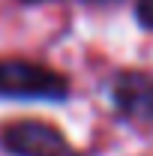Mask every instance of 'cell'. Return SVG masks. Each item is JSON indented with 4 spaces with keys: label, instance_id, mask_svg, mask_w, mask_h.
Returning <instances> with one entry per match:
<instances>
[{
    "label": "cell",
    "instance_id": "1",
    "mask_svg": "<svg viewBox=\"0 0 153 156\" xmlns=\"http://www.w3.org/2000/svg\"><path fill=\"white\" fill-rule=\"evenodd\" d=\"M66 96H69V81L57 69L24 57L0 60V99L63 102Z\"/></svg>",
    "mask_w": 153,
    "mask_h": 156
},
{
    "label": "cell",
    "instance_id": "2",
    "mask_svg": "<svg viewBox=\"0 0 153 156\" xmlns=\"http://www.w3.org/2000/svg\"><path fill=\"white\" fill-rule=\"evenodd\" d=\"M0 147L9 156H81L57 126L45 120H15L0 132Z\"/></svg>",
    "mask_w": 153,
    "mask_h": 156
},
{
    "label": "cell",
    "instance_id": "3",
    "mask_svg": "<svg viewBox=\"0 0 153 156\" xmlns=\"http://www.w3.org/2000/svg\"><path fill=\"white\" fill-rule=\"evenodd\" d=\"M117 114L132 123H153V72H120L111 81Z\"/></svg>",
    "mask_w": 153,
    "mask_h": 156
},
{
    "label": "cell",
    "instance_id": "4",
    "mask_svg": "<svg viewBox=\"0 0 153 156\" xmlns=\"http://www.w3.org/2000/svg\"><path fill=\"white\" fill-rule=\"evenodd\" d=\"M135 21L144 30H153V0H138L135 3Z\"/></svg>",
    "mask_w": 153,
    "mask_h": 156
},
{
    "label": "cell",
    "instance_id": "5",
    "mask_svg": "<svg viewBox=\"0 0 153 156\" xmlns=\"http://www.w3.org/2000/svg\"><path fill=\"white\" fill-rule=\"evenodd\" d=\"M84 3H93V6H108V3H117V0H84Z\"/></svg>",
    "mask_w": 153,
    "mask_h": 156
},
{
    "label": "cell",
    "instance_id": "6",
    "mask_svg": "<svg viewBox=\"0 0 153 156\" xmlns=\"http://www.w3.org/2000/svg\"><path fill=\"white\" fill-rule=\"evenodd\" d=\"M21 3H51V0H21Z\"/></svg>",
    "mask_w": 153,
    "mask_h": 156
}]
</instances>
